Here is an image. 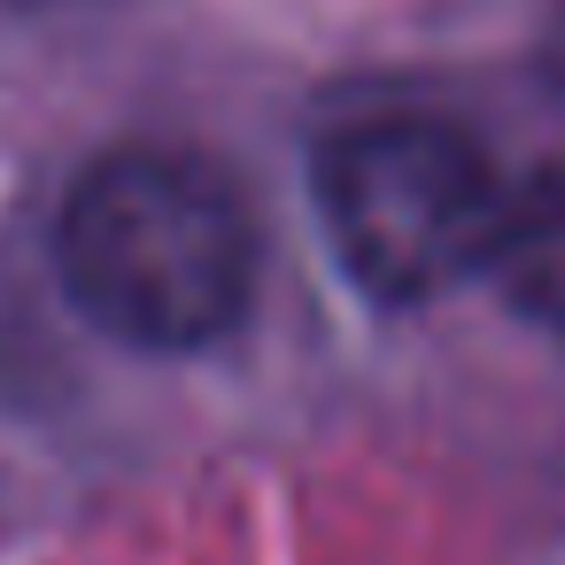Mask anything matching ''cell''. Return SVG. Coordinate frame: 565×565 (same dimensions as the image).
I'll use <instances>...</instances> for the list:
<instances>
[{"label":"cell","instance_id":"7a4b0ae2","mask_svg":"<svg viewBox=\"0 0 565 565\" xmlns=\"http://www.w3.org/2000/svg\"><path fill=\"white\" fill-rule=\"evenodd\" d=\"M318 217L341 271L372 302L411 310L488 271L503 179L465 125L387 109L318 148Z\"/></svg>","mask_w":565,"mask_h":565},{"label":"cell","instance_id":"277c9868","mask_svg":"<svg viewBox=\"0 0 565 565\" xmlns=\"http://www.w3.org/2000/svg\"><path fill=\"white\" fill-rule=\"evenodd\" d=\"M9 9H94V0H9Z\"/></svg>","mask_w":565,"mask_h":565},{"label":"cell","instance_id":"3957f363","mask_svg":"<svg viewBox=\"0 0 565 565\" xmlns=\"http://www.w3.org/2000/svg\"><path fill=\"white\" fill-rule=\"evenodd\" d=\"M488 279L526 326L565 341V163H542L519 186H503Z\"/></svg>","mask_w":565,"mask_h":565},{"label":"cell","instance_id":"6da1fadb","mask_svg":"<svg viewBox=\"0 0 565 565\" xmlns=\"http://www.w3.org/2000/svg\"><path fill=\"white\" fill-rule=\"evenodd\" d=\"M55 271L94 333L148 356H194L256 310L264 233L225 163L125 140L71 179Z\"/></svg>","mask_w":565,"mask_h":565}]
</instances>
